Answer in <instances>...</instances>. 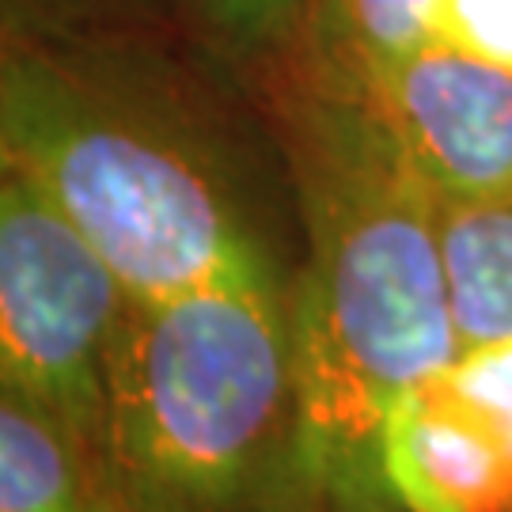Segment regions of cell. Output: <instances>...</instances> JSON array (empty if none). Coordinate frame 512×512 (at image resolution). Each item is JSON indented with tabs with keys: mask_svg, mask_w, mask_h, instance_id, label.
I'll return each mask as SVG.
<instances>
[{
	"mask_svg": "<svg viewBox=\"0 0 512 512\" xmlns=\"http://www.w3.org/2000/svg\"><path fill=\"white\" fill-rule=\"evenodd\" d=\"M0 133L129 300L296 270L251 133L148 27L0 38Z\"/></svg>",
	"mask_w": 512,
	"mask_h": 512,
	"instance_id": "1",
	"label": "cell"
},
{
	"mask_svg": "<svg viewBox=\"0 0 512 512\" xmlns=\"http://www.w3.org/2000/svg\"><path fill=\"white\" fill-rule=\"evenodd\" d=\"M266 95L300 236L293 334L308 512H395L380 425L459 353L437 194L361 99L296 80Z\"/></svg>",
	"mask_w": 512,
	"mask_h": 512,
	"instance_id": "2",
	"label": "cell"
},
{
	"mask_svg": "<svg viewBox=\"0 0 512 512\" xmlns=\"http://www.w3.org/2000/svg\"><path fill=\"white\" fill-rule=\"evenodd\" d=\"M103 467L129 512H308L293 274L129 300Z\"/></svg>",
	"mask_w": 512,
	"mask_h": 512,
	"instance_id": "3",
	"label": "cell"
},
{
	"mask_svg": "<svg viewBox=\"0 0 512 512\" xmlns=\"http://www.w3.org/2000/svg\"><path fill=\"white\" fill-rule=\"evenodd\" d=\"M129 293L16 164L0 175V399L103 459L114 338Z\"/></svg>",
	"mask_w": 512,
	"mask_h": 512,
	"instance_id": "4",
	"label": "cell"
},
{
	"mask_svg": "<svg viewBox=\"0 0 512 512\" xmlns=\"http://www.w3.org/2000/svg\"><path fill=\"white\" fill-rule=\"evenodd\" d=\"M395 512H512V342L459 349L380 425Z\"/></svg>",
	"mask_w": 512,
	"mask_h": 512,
	"instance_id": "5",
	"label": "cell"
},
{
	"mask_svg": "<svg viewBox=\"0 0 512 512\" xmlns=\"http://www.w3.org/2000/svg\"><path fill=\"white\" fill-rule=\"evenodd\" d=\"M437 198L512 194V69L425 42L353 92Z\"/></svg>",
	"mask_w": 512,
	"mask_h": 512,
	"instance_id": "6",
	"label": "cell"
},
{
	"mask_svg": "<svg viewBox=\"0 0 512 512\" xmlns=\"http://www.w3.org/2000/svg\"><path fill=\"white\" fill-rule=\"evenodd\" d=\"M437 236L459 349L512 342V194L437 198Z\"/></svg>",
	"mask_w": 512,
	"mask_h": 512,
	"instance_id": "7",
	"label": "cell"
},
{
	"mask_svg": "<svg viewBox=\"0 0 512 512\" xmlns=\"http://www.w3.org/2000/svg\"><path fill=\"white\" fill-rule=\"evenodd\" d=\"M429 8L433 0H311L293 69L281 80L353 92L365 76L429 42Z\"/></svg>",
	"mask_w": 512,
	"mask_h": 512,
	"instance_id": "8",
	"label": "cell"
},
{
	"mask_svg": "<svg viewBox=\"0 0 512 512\" xmlns=\"http://www.w3.org/2000/svg\"><path fill=\"white\" fill-rule=\"evenodd\" d=\"M0 512H129L103 459L65 429L0 399Z\"/></svg>",
	"mask_w": 512,
	"mask_h": 512,
	"instance_id": "9",
	"label": "cell"
},
{
	"mask_svg": "<svg viewBox=\"0 0 512 512\" xmlns=\"http://www.w3.org/2000/svg\"><path fill=\"white\" fill-rule=\"evenodd\" d=\"M198 35L270 92L293 69L311 0H179Z\"/></svg>",
	"mask_w": 512,
	"mask_h": 512,
	"instance_id": "10",
	"label": "cell"
},
{
	"mask_svg": "<svg viewBox=\"0 0 512 512\" xmlns=\"http://www.w3.org/2000/svg\"><path fill=\"white\" fill-rule=\"evenodd\" d=\"M148 27V0H0V38Z\"/></svg>",
	"mask_w": 512,
	"mask_h": 512,
	"instance_id": "11",
	"label": "cell"
},
{
	"mask_svg": "<svg viewBox=\"0 0 512 512\" xmlns=\"http://www.w3.org/2000/svg\"><path fill=\"white\" fill-rule=\"evenodd\" d=\"M429 42L512 69V0H433Z\"/></svg>",
	"mask_w": 512,
	"mask_h": 512,
	"instance_id": "12",
	"label": "cell"
},
{
	"mask_svg": "<svg viewBox=\"0 0 512 512\" xmlns=\"http://www.w3.org/2000/svg\"><path fill=\"white\" fill-rule=\"evenodd\" d=\"M12 167V156H8V145H4V133H0V175Z\"/></svg>",
	"mask_w": 512,
	"mask_h": 512,
	"instance_id": "13",
	"label": "cell"
}]
</instances>
